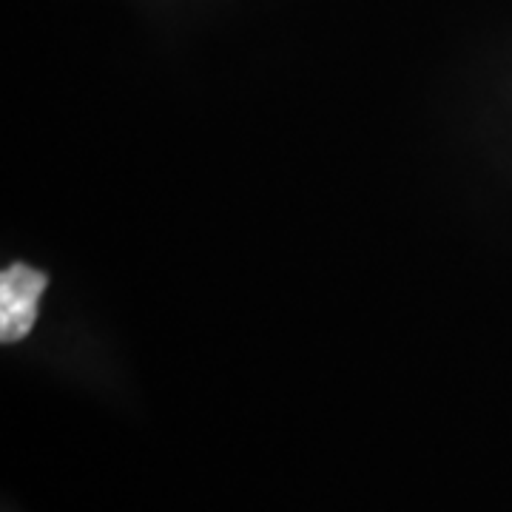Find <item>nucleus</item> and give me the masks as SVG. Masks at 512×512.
<instances>
[{"label":"nucleus","instance_id":"1","mask_svg":"<svg viewBox=\"0 0 512 512\" xmlns=\"http://www.w3.org/2000/svg\"><path fill=\"white\" fill-rule=\"evenodd\" d=\"M49 285V276L15 262L0 276V342L12 345L26 339L37 319V302Z\"/></svg>","mask_w":512,"mask_h":512}]
</instances>
